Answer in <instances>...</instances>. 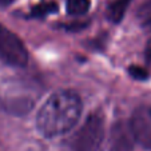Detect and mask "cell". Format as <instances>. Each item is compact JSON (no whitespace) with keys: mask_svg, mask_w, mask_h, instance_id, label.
<instances>
[{"mask_svg":"<svg viewBox=\"0 0 151 151\" xmlns=\"http://www.w3.org/2000/svg\"><path fill=\"white\" fill-rule=\"evenodd\" d=\"M137 142L130 120H116L109 135L110 151H132Z\"/></svg>","mask_w":151,"mask_h":151,"instance_id":"cell-6","label":"cell"},{"mask_svg":"<svg viewBox=\"0 0 151 151\" xmlns=\"http://www.w3.org/2000/svg\"><path fill=\"white\" fill-rule=\"evenodd\" d=\"M58 9H59V6H58L56 1H43V3H39L32 7L31 12H29V16L36 17V19H42V17H46L48 15L56 14Z\"/></svg>","mask_w":151,"mask_h":151,"instance_id":"cell-8","label":"cell"},{"mask_svg":"<svg viewBox=\"0 0 151 151\" xmlns=\"http://www.w3.org/2000/svg\"><path fill=\"white\" fill-rule=\"evenodd\" d=\"M11 3H14V0H0V7H7Z\"/></svg>","mask_w":151,"mask_h":151,"instance_id":"cell-14","label":"cell"},{"mask_svg":"<svg viewBox=\"0 0 151 151\" xmlns=\"http://www.w3.org/2000/svg\"><path fill=\"white\" fill-rule=\"evenodd\" d=\"M66 8L70 15L80 16L88 12L90 9V0H67Z\"/></svg>","mask_w":151,"mask_h":151,"instance_id":"cell-9","label":"cell"},{"mask_svg":"<svg viewBox=\"0 0 151 151\" xmlns=\"http://www.w3.org/2000/svg\"><path fill=\"white\" fill-rule=\"evenodd\" d=\"M106 130L103 116L91 114L70 142V151H98L104 140Z\"/></svg>","mask_w":151,"mask_h":151,"instance_id":"cell-3","label":"cell"},{"mask_svg":"<svg viewBox=\"0 0 151 151\" xmlns=\"http://www.w3.org/2000/svg\"><path fill=\"white\" fill-rule=\"evenodd\" d=\"M145 28L147 29V31H151V15H148L147 16V19H146V22H145Z\"/></svg>","mask_w":151,"mask_h":151,"instance_id":"cell-13","label":"cell"},{"mask_svg":"<svg viewBox=\"0 0 151 151\" xmlns=\"http://www.w3.org/2000/svg\"><path fill=\"white\" fill-rule=\"evenodd\" d=\"M84 27H87V22H71L67 26H64V28L67 31H80Z\"/></svg>","mask_w":151,"mask_h":151,"instance_id":"cell-11","label":"cell"},{"mask_svg":"<svg viewBox=\"0 0 151 151\" xmlns=\"http://www.w3.org/2000/svg\"><path fill=\"white\" fill-rule=\"evenodd\" d=\"M128 74L131 75L134 79H138V80H146L148 78L147 70L140 66H131L128 68Z\"/></svg>","mask_w":151,"mask_h":151,"instance_id":"cell-10","label":"cell"},{"mask_svg":"<svg viewBox=\"0 0 151 151\" xmlns=\"http://www.w3.org/2000/svg\"><path fill=\"white\" fill-rule=\"evenodd\" d=\"M146 60H147V63H150L151 64V39L147 42V46H146Z\"/></svg>","mask_w":151,"mask_h":151,"instance_id":"cell-12","label":"cell"},{"mask_svg":"<svg viewBox=\"0 0 151 151\" xmlns=\"http://www.w3.org/2000/svg\"><path fill=\"white\" fill-rule=\"evenodd\" d=\"M0 60L12 67H24L28 62V52L16 34L0 23Z\"/></svg>","mask_w":151,"mask_h":151,"instance_id":"cell-4","label":"cell"},{"mask_svg":"<svg viewBox=\"0 0 151 151\" xmlns=\"http://www.w3.org/2000/svg\"><path fill=\"white\" fill-rule=\"evenodd\" d=\"M80 96L70 90H59L44 102L36 116V127L46 138L68 132L82 115Z\"/></svg>","mask_w":151,"mask_h":151,"instance_id":"cell-1","label":"cell"},{"mask_svg":"<svg viewBox=\"0 0 151 151\" xmlns=\"http://www.w3.org/2000/svg\"><path fill=\"white\" fill-rule=\"evenodd\" d=\"M131 0H115L114 3H111L107 9H106V16L109 17L110 22L112 23H119L120 20L123 19L126 14L128 4Z\"/></svg>","mask_w":151,"mask_h":151,"instance_id":"cell-7","label":"cell"},{"mask_svg":"<svg viewBox=\"0 0 151 151\" xmlns=\"http://www.w3.org/2000/svg\"><path fill=\"white\" fill-rule=\"evenodd\" d=\"M130 124L137 143L151 151V106H140L132 112Z\"/></svg>","mask_w":151,"mask_h":151,"instance_id":"cell-5","label":"cell"},{"mask_svg":"<svg viewBox=\"0 0 151 151\" xmlns=\"http://www.w3.org/2000/svg\"><path fill=\"white\" fill-rule=\"evenodd\" d=\"M42 86L29 78H9L0 83V104L16 116L26 115L42 96Z\"/></svg>","mask_w":151,"mask_h":151,"instance_id":"cell-2","label":"cell"}]
</instances>
